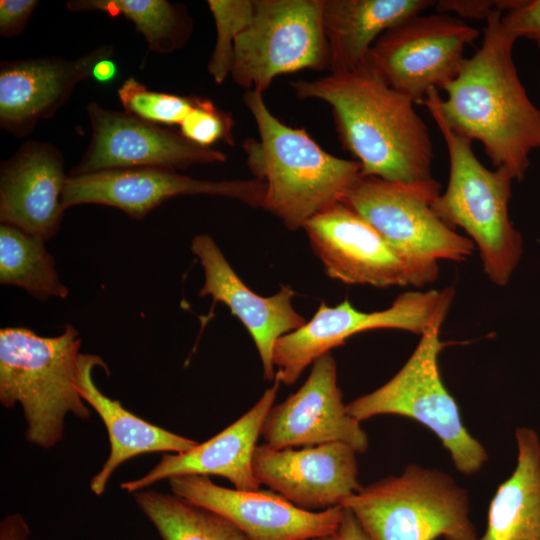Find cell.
<instances>
[{"label": "cell", "mask_w": 540, "mask_h": 540, "mask_svg": "<svg viewBox=\"0 0 540 540\" xmlns=\"http://www.w3.org/2000/svg\"><path fill=\"white\" fill-rule=\"evenodd\" d=\"M290 85L300 99L331 107L340 142L362 175L398 182L432 178L433 144L415 103L391 88L367 61Z\"/></svg>", "instance_id": "cell-1"}, {"label": "cell", "mask_w": 540, "mask_h": 540, "mask_svg": "<svg viewBox=\"0 0 540 540\" xmlns=\"http://www.w3.org/2000/svg\"><path fill=\"white\" fill-rule=\"evenodd\" d=\"M503 11L486 18L481 47L465 58L442 90V115L456 133L478 141L493 165L521 181L530 154L540 149V109L530 100L513 59L516 39L502 25Z\"/></svg>", "instance_id": "cell-2"}, {"label": "cell", "mask_w": 540, "mask_h": 540, "mask_svg": "<svg viewBox=\"0 0 540 540\" xmlns=\"http://www.w3.org/2000/svg\"><path fill=\"white\" fill-rule=\"evenodd\" d=\"M243 102L258 130V137L244 140L242 148L249 170L265 183L260 208L295 231L345 200L362 175L357 161L326 152L303 128L281 122L262 93L246 91Z\"/></svg>", "instance_id": "cell-3"}, {"label": "cell", "mask_w": 540, "mask_h": 540, "mask_svg": "<svg viewBox=\"0 0 540 540\" xmlns=\"http://www.w3.org/2000/svg\"><path fill=\"white\" fill-rule=\"evenodd\" d=\"M440 97L439 90L432 88L421 102L440 130L449 157L448 185L434 208L448 224L462 228L477 246L489 280L505 286L522 255V237L508 212L514 176L506 167L490 170L479 161L472 142L445 121Z\"/></svg>", "instance_id": "cell-4"}, {"label": "cell", "mask_w": 540, "mask_h": 540, "mask_svg": "<svg viewBox=\"0 0 540 540\" xmlns=\"http://www.w3.org/2000/svg\"><path fill=\"white\" fill-rule=\"evenodd\" d=\"M80 345L70 324L55 337L26 327L0 330V402L6 408L20 403L26 440L43 449L61 441L68 413L82 420L91 417L76 385Z\"/></svg>", "instance_id": "cell-5"}, {"label": "cell", "mask_w": 540, "mask_h": 540, "mask_svg": "<svg viewBox=\"0 0 540 540\" xmlns=\"http://www.w3.org/2000/svg\"><path fill=\"white\" fill-rule=\"evenodd\" d=\"M342 506L371 540L478 539L467 491L451 475L414 463L361 486Z\"/></svg>", "instance_id": "cell-6"}, {"label": "cell", "mask_w": 540, "mask_h": 540, "mask_svg": "<svg viewBox=\"0 0 540 540\" xmlns=\"http://www.w3.org/2000/svg\"><path fill=\"white\" fill-rule=\"evenodd\" d=\"M436 326L421 338L402 368L385 384L349 404L348 413L359 422L379 415L413 419L431 430L448 451L456 469L478 473L488 460L485 447L465 427L459 406L446 388L439 355L446 346Z\"/></svg>", "instance_id": "cell-7"}, {"label": "cell", "mask_w": 540, "mask_h": 540, "mask_svg": "<svg viewBox=\"0 0 540 540\" xmlns=\"http://www.w3.org/2000/svg\"><path fill=\"white\" fill-rule=\"evenodd\" d=\"M440 190L433 177L398 182L361 175L343 202L432 283L438 277V261L462 262L474 251L471 239L436 212Z\"/></svg>", "instance_id": "cell-8"}, {"label": "cell", "mask_w": 540, "mask_h": 540, "mask_svg": "<svg viewBox=\"0 0 540 540\" xmlns=\"http://www.w3.org/2000/svg\"><path fill=\"white\" fill-rule=\"evenodd\" d=\"M323 0H254L237 37L231 76L246 91L264 93L283 74L329 69Z\"/></svg>", "instance_id": "cell-9"}, {"label": "cell", "mask_w": 540, "mask_h": 540, "mask_svg": "<svg viewBox=\"0 0 540 540\" xmlns=\"http://www.w3.org/2000/svg\"><path fill=\"white\" fill-rule=\"evenodd\" d=\"M452 286L441 290L409 291L381 311L362 312L344 300L330 307L321 302L312 318L281 337L275 346V379L291 385L320 356L341 346L358 333L373 329H399L422 335L441 327L453 303Z\"/></svg>", "instance_id": "cell-10"}, {"label": "cell", "mask_w": 540, "mask_h": 540, "mask_svg": "<svg viewBox=\"0 0 540 540\" xmlns=\"http://www.w3.org/2000/svg\"><path fill=\"white\" fill-rule=\"evenodd\" d=\"M479 31L447 13L416 15L383 33L367 63L394 90L421 103L432 88L443 89L460 70L464 50Z\"/></svg>", "instance_id": "cell-11"}, {"label": "cell", "mask_w": 540, "mask_h": 540, "mask_svg": "<svg viewBox=\"0 0 540 540\" xmlns=\"http://www.w3.org/2000/svg\"><path fill=\"white\" fill-rule=\"evenodd\" d=\"M86 112L91 139L69 176L147 167L178 171L227 160L222 151L199 146L180 132L125 111L107 109L97 102H90Z\"/></svg>", "instance_id": "cell-12"}, {"label": "cell", "mask_w": 540, "mask_h": 540, "mask_svg": "<svg viewBox=\"0 0 540 540\" xmlns=\"http://www.w3.org/2000/svg\"><path fill=\"white\" fill-rule=\"evenodd\" d=\"M311 247L326 275L345 284L422 287L430 281L345 202L306 222Z\"/></svg>", "instance_id": "cell-13"}, {"label": "cell", "mask_w": 540, "mask_h": 540, "mask_svg": "<svg viewBox=\"0 0 540 540\" xmlns=\"http://www.w3.org/2000/svg\"><path fill=\"white\" fill-rule=\"evenodd\" d=\"M265 183L250 180H203L176 170L147 167L101 171L66 180L62 205L99 204L117 208L141 221L153 209L174 197L211 195L261 207Z\"/></svg>", "instance_id": "cell-14"}, {"label": "cell", "mask_w": 540, "mask_h": 540, "mask_svg": "<svg viewBox=\"0 0 540 540\" xmlns=\"http://www.w3.org/2000/svg\"><path fill=\"white\" fill-rule=\"evenodd\" d=\"M168 483L173 494L224 517L249 540H308L336 535L344 512L343 506L305 510L272 490L226 488L209 476H176Z\"/></svg>", "instance_id": "cell-15"}, {"label": "cell", "mask_w": 540, "mask_h": 540, "mask_svg": "<svg viewBox=\"0 0 540 540\" xmlns=\"http://www.w3.org/2000/svg\"><path fill=\"white\" fill-rule=\"evenodd\" d=\"M261 437L277 450L341 442L358 454L367 451L368 435L347 411L331 352L312 363L309 376L295 393L273 405Z\"/></svg>", "instance_id": "cell-16"}, {"label": "cell", "mask_w": 540, "mask_h": 540, "mask_svg": "<svg viewBox=\"0 0 540 540\" xmlns=\"http://www.w3.org/2000/svg\"><path fill=\"white\" fill-rule=\"evenodd\" d=\"M357 454L341 442L280 450L263 444L255 449L253 471L260 485L295 506L321 511L342 506L360 489Z\"/></svg>", "instance_id": "cell-17"}, {"label": "cell", "mask_w": 540, "mask_h": 540, "mask_svg": "<svg viewBox=\"0 0 540 540\" xmlns=\"http://www.w3.org/2000/svg\"><path fill=\"white\" fill-rule=\"evenodd\" d=\"M114 48L101 45L75 59L24 58L0 63V127L25 138L42 119L53 117L76 85L92 76L94 66L111 58Z\"/></svg>", "instance_id": "cell-18"}, {"label": "cell", "mask_w": 540, "mask_h": 540, "mask_svg": "<svg viewBox=\"0 0 540 540\" xmlns=\"http://www.w3.org/2000/svg\"><path fill=\"white\" fill-rule=\"evenodd\" d=\"M204 271V284L198 295L211 296L225 304L252 337L267 380L275 378L273 362L277 341L307 322L292 305L295 291L282 286L270 297H262L249 289L235 273L224 254L208 234L196 235L191 243Z\"/></svg>", "instance_id": "cell-19"}, {"label": "cell", "mask_w": 540, "mask_h": 540, "mask_svg": "<svg viewBox=\"0 0 540 540\" xmlns=\"http://www.w3.org/2000/svg\"><path fill=\"white\" fill-rule=\"evenodd\" d=\"M61 150L47 141H25L0 165V221L45 241L60 229L68 175Z\"/></svg>", "instance_id": "cell-20"}, {"label": "cell", "mask_w": 540, "mask_h": 540, "mask_svg": "<svg viewBox=\"0 0 540 540\" xmlns=\"http://www.w3.org/2000/svg\"><path fill=\"white\" fill-rule=\"evenodd\" d=\"M279 385L275 380L246 413L209 440L182 453H164L144 476L121 483V489L133 494L162 480L183 475L221 476L236 489H260L253 471V456Z\"/></svg>", "instance_id": "cell-21"}, {"label": "cell", "mask_w": 540, "mask_h": 540, "mask_svg": "<svg viewBox=\"0 0 540 540\" xmlns=\"http://www.w3.org/2000/svg\"><path fill=\"white\" fill-rule=\"evenodd\" d=\"M102 367L109 374L103 359L80 353L76 385L82 399L99 415L106 427L110 452L107 460L90 481V490L101 496L115 470L131 458L152 452L182 453L198 442L154 425L128 411L119 400L106 396L93 380V369Z\"/></svg>", "instance_id": "cell-22"}, {"label": "cell", "mask_w": 540, "mask_h": 540, "mask_svg": "<svg viewBox=\"0 0 540 540\" xmlns=\"http://www.w3.org/2000/svg\"><path fill=\"white\" fill-rule=\"evenodd\" d=\"M430 0H323L322 24L329 71L351 70L367 61L387 30L435 5Z\"/></svg>", "instance_id": "cell-23"}, {"label": "cell", "mask_w": 540, "mask_h": 540, "mask_svg": "<svg viewBox=\"0 0 540 540\" xmlns=\"http://www.w3.org/2000/svg\"><path fill=\"white\" fill-rule=\"evenodd\" d=\"M517 462L492 497L477 540H540V438L526 426L515 430Z\"/></svg>", "instance_id": "cell-24"}, {"label": "cell", "mask_w": 540, "mask_h": 540, "mask_svg": "<svg viewBox=\"0 0 540 540\" xmlns=\"http://www.w3.org/2000/svg\"><path fill=\"white\" fill-rule=\"evenodd\" d=\"M74 13L101 12L109 17L123 16L134 25L151 51L169 54L189 39L193 21L184 5L167 0H69Z\"/></svg>", "instance_id": "cell-25"}, {"label": "cell", "mask_w": 540, "mask_h": 540, "mask_svg": "<svg viewBox=\"0 0 540 540\" xmlns=\"http://www.w3.org/2000/svg\"><path fill=\"white\" fill-rule=\"evenodd\" d=\"M133 497L161 540H249L224 517L173 493L143 489Z\"/></svg>", "instance_id": "cell-26"}, {"label": "cell", "mask_w": 540, "mask_h": 540, "mask_svg": "<svg viewBox=\"0 0 540 540\" xmlns=\"http://www.w3.org/2000/svg\"><path fill=\"white\" fill-rule=\"evenodd\" d=\"M0 283L23 288L42 301L69 295L45 240L4 223L0 225Z\"/></svg>", "instance_id": "cell-27"}, {"label": "cell", "mask_w": 540, "mask_h": 540, "mask_svg": "<svg viewBox=\"0 0 540 540\" xmlns=\"http://www.w3.org/2000/svg\"><path fill=\"white\" fill-rule=\"evenodd\" d=\"M216 27V41L208 62V73L217 84L231 75L237 37L248 27L254 14V0H209Z\"/></svg>", "instance_id": "cell-28"}, {"label": "cell", "mask_w": 540, "mask_h": 540, "mask_svg": "<svg viewBox=\"0 0 540 540\" xmlns=\"http://www.w3.org/2000/svg\"><path fill=\"white\" fill-rule=\"evenodd\" d=\"M117 96L125 112L158 125L169 126H180L196 99L150 90L132 76L122 82Z\"/></svg>", "instance_id": "cell-29"}, {"label": "cell", "mask_w": 540, "mask_h": 540, "mask_svg": "<svg viewBox=\"0 0 540 540\" xmlns=\"http://www.w3.org/2000/svg\"><path fill=\"white\" fill-rule=\"evenodd\" d=\"M232 127L229 114L211 100L196 97L193 108L180 125V133L202 147H211L220 140L233 145Z\"/></svg>", "instance_id": "cell-30"}, {"label": "cell", "mask_w": 540, "mask_h": 540, "mask_svg": "<svg viewBox=\"0 0 540 540\" xmlns=\"http://www.w3.org/2000/svg\"><path fill=\"white\" fill-rule=\"evenodd\" d=\"M502 25L516 40H540V0H512L503 12Z\"/></svg>", "instance_id": "cell-31"}, {"label": "cell", "mask_w": 540, "mask_h": 540, "mask_svg": "<svg viewBox=\"0 0 540 540\" xmlns=\"http://www.w3.org/2000/svg\"><path fill=\"white\" fill-rule=\"evenodd\" d=\"M38 3L37 0H1L0 36L14 38L21 35Z\"/></svg>", "instance_id": "cell-32"}, {"label": "cell", "mask_w": 540, "mask_h": 540, "mask_svg": "<svg viewBox=\"0 0 540 540\" xmlns=\"http://www.w3.org/2000/svg\"><path fill=\"white\" fill-rule=\"evenodd\" d=\"M512 0H442L436 2L437 12L447 13L453 12L460 17L469 19H485L489 14L499 8L503 12L506 11Z\"/></svg>", "instance_id": "cell-33"}, {"label": "cell", "mask_w": 540, "mask_h": 540, "mask_svg": "<svg viewBox=\"0 0 540 540\" xmlns=\"http://www.w3.org/2000/svg\"><path fill=\"white\" fill-rule=\"evenodd\" d=\"M30 529L18 513L7 515L0 524V540H28Z\"/></svg>", "instance_id": "cell-34"}, {"label": "cell", "mask_w": 540, "mask_h": 540, "mask_svg": "<svg viewBox=\"0 0 540 540\" xmlns=\"http://www.w3.org/2000/svg\"><path fill=\"white\" fill-rule=\"evenodd\" d=\"M338 538L339 540H371L355 516L346 508H344Z\"/></svg>", "instance_id": "cell-35"}, {"label": "cell", "mask_w": 540, "mask_h": 540, "mask_svg": "<svg viewBox=\"0 0 540 540\" xmlns=\"http://www.w3.org/2000/svg\"><path fill=\"white\" fill-rule=\"evenodd\" d=\"M117 74V65L111 59H103L96 63L94 66L92 76L99 83H109L111 82Z\"/></svg>", "instance_id": "cell-36"}, {"label": "cell", "mask_w": 540, "mask_h": 540, "mask_svg": "<svg viewBox=\"0 0 540 540\" xmlns=\"http://www.w3.org/2000/svg\"><path fill=\"white\" fill-rule=\"evenodd\" d=\"M308 540H339V538H338V533H337L336 535H332V536L314 538V539H308Z\"/></svg>", "instance_id": "cell-37"}, {"label": "cell", "mask_w": 540, "mask_h": 540, "mask_svg": "<svg viewBox=\"0 0 540 540\" xmlns=\"http://www.w3.org/2000/svg\"><path fill=\"white\" fill-rule=\"evenodd\" d=\"M536 43H537V45H538V47L540 49V40L536 41Z\"/></svg>", "instance_id": "cell-38"}]
</instances>
